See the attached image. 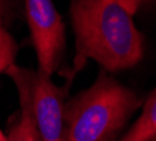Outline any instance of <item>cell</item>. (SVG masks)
I'll use <instances>...</instances> for the list:
<instances>
[{
	"label": "cell",
	"mask_w": 156,
	"mask_h": 141,
	"mask_svg": "<svg viewBox=\"0 0 156 141\" xmlns=\"http://www.w3.org/2000/svg\"><path fill=\"white\" fill-rule=\"evenodd\" d=\"M6 74L14 81L20 97L21 112L3 141H41L33 103V85L35 71L11 64Z\"/></svg>",
	"instance_id": "obj_5"
},
{
	"label": "cell",
	"mask_w": 156,
	"mask_h": 141,
	"mask_svg": "<svg viewBox=\"0 0 156 141\" xmlns=\"http://www.w3.org/2000/svg\"><path fill=\"white\" fill-rule=\"evenodd\" d=\"M131 15H135L139 10L149 7L156 3V0H117Z\"/></svg>",
	"instance_id": "obj_8"
},
{
	"label": "cell",
	"mask_w": 156,
	"mask_h": 141,
	"mask_svg": "<svg viewBox=\"0 0 156 141\" xmlns=\"http://www.w3.org/2000/svg\"><path fill=\"white\" fill-rule=\"evenodd\" d=\"M151 141H156V138H153V140H151Z\"/></svg>",
	"instance_id": "obj_10"
},
{
	"label": "cell",
	"mask_w": 156,
	"mask_h": 141,
	"mask_svg": "<svg viewBox=\"0 0 156 141\" xmlns=\"http://www.w3.org/2000/svg\"><path fill=\"white\" fill-rule=\"evenodd\" d=\"M76 53L70 76L89 59L105 71L129 69L144 56V38L117 0H70Z\"/></svg>",
	"instance_id": "obj_1"
},
{
	"label": "cell",
	"mask_w": 156,
	"mask_h": 141,
	"mask_svg": "<svg viewBox=\"0 0 156 141\" xmlns=\"http://www.w3.org/2000/svg\"><path fill=\"white\" fill-rule=\"evenodd\" d=\"M16 53H17V45L13 36L0 24V74L6 73V70L13 64Z\"/></svg>",
	"instance_id": "obj_7"
},
{
	"label": "cell",
	"mask_w": 156,
	"mask_h": 141,
	"mask_svg": "<svg viewBox=\"0 0 156 141\" xmlns=\"http://www.w3.org/2000/svg\"><path fill=\"white\" fill-rule=\"evenodd\" d=\"M63 90L51 81V77L35 71L33 103L41 141H66Z\"/></svg>",
	"instance_id": "obj_4"
},
{
	"label": "cell",
	"mask_w": 156,
	"mask_h": 141,
	"mask_svg": "<svg viewBox=\"0 0 156 141\" xmlns=\"http://www.w3.org/2000/svg\"><path fill=\"white\" fill-rule=\"evenodd\" d=\"M138 105L136 95L104 70L65 105L66 141H114Z\"/></svg>",
	"instance_id": "obj_2"
},
{
	"label": "cell",
	"mask_w": 156,
	"mask_h": 141,
	"mask_svg": "<svg viewBox=\"0 0 156 141\" xmlns=\"http://www.w3.org/2000/svg\"><path fill=\"white\" fill-rule=\"evenodd\" d=\"M156 138V88L146 99L141 116L120 141H151Z\"/></svg>",
	"instance_id": "obj_6"
},
{
	"label": "cell",
	"mask_w": 156,
	"mask_h": 141,
	"mask_svg": "<svg viewBox=\"0 0 156 141\" xmlns=\"http://www.w3.org/2000/svg\"><path fill=\"white\" fill-rule=\"evenodd\" d=\"M6 17V0H0V24H3Z\"/></svg>",
	"instance_id": "obj_9"
},
{
	"label": "cell",
	"mask_w": 156,
	"mask_h": 141,
	"mask_svg": "<svg viewBox=\"0 0 156 141\" xmlns=\"http://www.w3.org/2000/svg\"><path fill=\"white\" fill-rule=\"evenodd\" d=\"M27 20L38 57V71L51 77L65 48V25L52 0H26Z\"/></svg>",
	"instance_id": "obj_3"
}]
</instances>
